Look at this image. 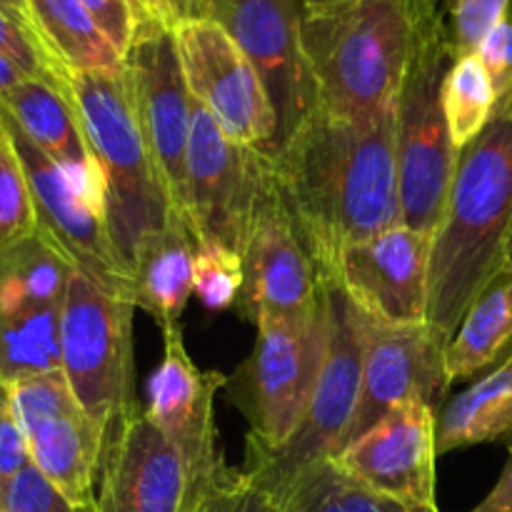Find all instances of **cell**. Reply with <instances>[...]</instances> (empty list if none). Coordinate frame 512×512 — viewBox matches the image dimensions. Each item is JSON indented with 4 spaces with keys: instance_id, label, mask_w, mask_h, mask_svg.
Returning <instances> with one entry per match:
<instances>
[{
    "instance_id": "obj_1",
    "label": "cell",
    "mask_w": 512,
    "mask_h": 512,
    "mask_svg": "<svg viewBox=\"0 0 512 512\" xmlns=\"http://www.w3.org/2000/svg\"><path fill=\"white\" fill-rule=\"evenodd\" d=\"M395 120L398 103L375 120L338 118L315 108L265 158L318 280L333 278L348 245L403 225Z\"/></svg>"
},
{
    "instance_id": "obj_2",
    "label": "cell",
    "mask_w": 512,
    "mask_h": 512,
    "mask_svg": "<svg viewBox=\"0 0 512 512\" xmlns=\"http://www.w3.org/2000/svg\"><path fill=\"white\" fill-rule=\"evenodd\" d=\"M435 20L448 23L418 0L303 8L300 40L315 108L350 120H375L393 108L420 38Z\"/></svg>"
},
{
    "instance_id": "obj_3",
    "label": "cell",
    "mask_w": 512,
    "mask_h": 512,
    "mask_svg": "<svg viewBox=\"0 0 512 512\" xmlns=\"http://www.w3.org/2000/svg\"><path fill=\"white\" fill-rule=\"evenodd\" d=\"M512 230V115L498 113L460 153L430 243L425 325L450 343L473 300L508 263Z\"/></svg>"
},
{
    "instance_id": "obj_4",
    "label": "cell",
    "mask_w": 512,
    "mask_h": 512,
    "mask_svg": "<svg viewBox=\"0 0 512 512\" xmlns=\"http://www.w3.org/2000/svg\"><path fill=\"white\" fill-rule=\"evenodd\" d=\"M68 93L100 168L110 243L130 273L138 245L180 215L140 128L125 65L68 73Z\"/></svg>"
},
{
    "instance_id": "obj_5",
    "label": "cell",
    "mask_w": 512,
    "mask_h": 512,
    "mask_svg": "<svg viewBox=\"0 0 512 512\" xmlns=\"http://www.w3.org/2000/svg\"><path fill=\"white\" fill-rule=\"evenodd\" d=\"M370 320L350 303L335 278L320 280L323 355L308 408L293 438L275 453L248 455L245 473L283 508L295 480L320 460L333 458L358 408Z\"/></svg>"
},
{
    "instance_id": "obj_6",
    "label": "cell",
    "mask_w": 512,
    "mask_h": 512,
    "mask_svg": "<svg viewBox=\"0 0 512 512\" xmlns=\"http://www.w3.org/2000/svg\"><path fill=\"white\" fill-rule=\"evenodd\" d=\"M453 60L448 23L435 20L420 38L398 95L400 210L405 228L425 235H433L443 220L460 160L443 110V80Z\"/></svg>"
},
{
    "instance_id": "obj_7",
    "label": "cell",
    "mask_w": 512,
    "mask_h": 512,
    "mask_svg": "<svg viewBox=\"0 0 512 512\" xmlns=\"http://www.w3.org/2000/svg\"><path fill=\"white\" fill-rule=\"evenodd\" d=\"M135 303L70 275L60 308V370L80 408L108 438L140 410L133 368Z\"/></svg>"
},
{
    "instance_id": "obj_8",
    "label": "cell",
    "mask_w": 512,
    "mask_h": 512,
    "mask_svg": "<svg viewBox=\"0 0 512 512\" xmlns=\"http://www.w3.org/2000/svg\"><path fill=\"white\" fill-rule=\"evenodd\" d=\"M265 188V155L233 143L208 110L193 100L183 220L198 240V248L243 253Z\"/></svg>"
},
{
    "instance_id": "obj_9",
    "label": "cell",
    "mask_w": 512,
    "mask_h": 512,
    "mask_svg": "<svg viewBox=\"0 0 512 512\" xmlns=\"http://www.w3.org/2000/svg\"><path fill=\"white\" fill-rule=\"evenodd\" d=\"M253 353L233 375V400L250 425L248 455L283 448L303 420L323 355L320 318L290 325L263 318L255 323Z\"/></svg>"
},
{
    "instance_id": "obj_10",
    "label": "cell",
    "mask_w": 512,
    "mask_h": 512,
    "mask_svg": "<svg viewBox=\"0 0 512 512\" xmlns=\"http://www.w3.org/2000/svg\"><path fill=\"white\" fill-rule=\"evenodd\" d=\"M185 83L233 143L255 153L278 150V118L263 80L223 25L190 18L173 28Z\"/></svg>"
},
{
    "instance_id": "obj_11",
    "label": "cell",
    "mask_w": 512,
    "mask_h": 512,
    "mask_svg": "<svg viewBox=\"0 0 512 512\" xmlns=\"http://www.w3.org/2000/svg\"><path fill=\"white\" fill-rule=\"evenodd\" d=\"M30 463L78 510H95L105 435L80 408L63 370L8 383Z\"/></svg>"
},
{
    "instance_id": "obj_12",
    "label": "cell",
    "mask_w": 512,
    "mask_h": 512,
    "mask_svg": "<svg viewBox=\"0 0 512 512\" xmlns=\"http://www.w3.org/2000/svg\"><path fill=\"white\" fill-rule=\"evenodd\" d=\"M0 128L23 168L38 213V233L73 265L75 273L118 298L133 303V283L123 260L110 243L105 218L70 180L58 163L48 158L28 135L0 110Z\"/></svg>"
},
{
    "instance_id": "obj_13",
    "label": "cell",
    "mask_w": 512,
    "mask_h": 512,
    "mask_svg": "<svg viewBox=\"0 0 512 512\" xmlns=\"http://www.w3.org/2000/svg\"><path fill=\"white\" fill-rule=\"evenodd\" d=\"M223 25L263 80L278 118V148L313 113V85L300 40V0H205V15Z\"/></svg>"
},
{
    "instance_id": "obj_14",
    "label": "cell",
    "mask_w": 512,
    "mask_h": 512,
    "mask_svg": "<svg viewBox=\"0 0 512 512\" xmlns=\"http://www.w3.org/2000/svg\"><path fill=\"white\" fill-rule=\"evenodd\" d=\"M125 73L140 128L168 185L175 213L183 220L193 95L185 83L173 28L145 15L125 58Z\"/></svg>"
},
{
    "instance_id": "obj_15",
    "label": "cell",
    "mask_w": 512,
    "mask_h": 512,
    "mask_svg": "<svg viewBox=\"0 0 512 512\" xmlns=\"http://www.w3.org/2000/svg\"><path fill=\"white\" fill-rule=\"evenodd\" d=\"M243 290L240 313L248 320L315 325L320 318V280L288 210L280 203L268 170V188L253 215L240 253Z\"/></svg>"
},
{
    "instance_id": "obj_16",
    "label": "cell",
    "mask_w": 512,
    "mask_h": 512,
    "mask_svg": "<svg viewBox=\"0 0 512 512\" xmlns=\"http://www.w3.org/2000/svg\"><path fill=\"white\" fill-rule=\"evenodd\" d=\"M438 415L425 400L403 405L333 455L335 465L365 488L413 512H440L435 498Z\"/></svg>"
},
{
    "instance_id": "obj_17",
    "label": "cell",
    "mask_w": 512,
    "mask_h": 512,
    "mask_svg": "<svg viewBox=\"0 0 512 512\" xmlns=\"http://www.w3.org/2000/svg\"><path fill=\"white\" fill-rule=\"evenodd\" d=\"M195 475L143 408L103 443L95 512H185Z\"/></svg>"
},
{
    "instance_id": "obj_18",
    "label": "cell",
    "mask_w": 512,
    "mask_h": 512,
    "mask_svg": "<svg viewBox=\"0 0 512 512\" xmlns=\"http://www.w3.org/2000/svg\"><path fill=\"white\" fill-rule=\"evenodd\" d=\"M430 243L433 235L395 225L348 245L333 278L373 323L420 325L428 318Z\"/></svg>"
},
{
    "instance_id": "obj_19",
    "label": "cell",
    "mask_w": 512,
    "mask_h": 512,
    "mask_svg": "<svg viewBox=\"0 0 512 512\" xmlns=\"http://www.w3.org/2000/svg\"><path fill=\"white\" fill-rule=\"evenodd\" d=\"M445 348L448 343L425 323L380 325L370 320L358 408L343 445L360 438L403 405L415 400L438 405L450 390L445 378Z\"/></svg>"
},
{
    "instance_id": "obj_20",
    "label": "cell",
    "mask_w": 512,
    "mask_h": 512,
    "mask_svg": "<svg viewBox=\"0 0 512 512\" xmlns=\"http://www.w3.org/2000/svg\"><path fill=\"white\" fill-rule=\"evenodd\" d=\"M223 385H228L225 375L193 363L180 325L163 330V360L150 378L145 413L178 445L195 480H203L223 463L213 413L215 393Z\"/></svg>"
},
{
    "instance_id": "obj_21",
    "label": "cell",
    "mask_w": 512,
    "mask_h": 512,
    "mask_svg": "<svg viewBox=\"0 0 512 512\" xmlns=\"http://www.w3.org/2000/svg\"><path fill=\"white\" fill-rule=\"evenodd\" d=\"M0 110L70 175L80 193L103 213V180L68 90L25 78L0 93Z\"/></svg>"
},
{
    "instance_id": "obj_22",
    "label": "cell",
    "mask_w": 512,
    "mask_h": 512,
    "mask_svg": "<svg viewBox=\"0 0 512 512\" xmlns=\"http://www.w3.org/2000/svg\"><path fill=\"white\" fill-rule=\"evenodd\" d=\"M198 240L188 225L175 218L168 228L150 233L130 263L135 308L145 310L160 330L180 325L193 295V265Z\"/></svg>"
},
{
    "instance_id": "obj_23",
    "label": "cell",
    "mask_w": 512,
    "mask_h": 512,
    "mask_svg": "<svg viewBox=\"0 0 512 512\" xmlns=\"http://www.w3.org/2000/svg\"><path fill=\"white\" fill-rule=\"evenodd\" d=\"M512 350V265L505 263L473 300L445 348L448 383L483 378Z\"/></svg>"
},
{
    "instance_id": "obj_24",
    "label": "cell",
    "mask_w": 512,
    "mask_h": 512,
    "mask_svg": "<svg viewBox=\"0 0 512 512\" xmlns=\"http://www.w3.org/2000/svg\"><path fill=\"white\" fill-rule=\"evenodd\" d=\"M512 438V350L438 415V455Z\"/></svg>"
},
{
    "instance_id": "obj_25",
    "label": "cell",
    "mask_w": 512,
    "mask_h": 512,
    "mask_svg": "<svg viewBox=\"0 0 512 512\" xmlns=\"http://www.w3.org/2000/svg\"><path fill=\"white\" fill-rule=\"evenodd\" d=\"M35 30L65 73L120 70L123 55L105 38L80 0H28Z\"/></svg>"
},
{
    "instance_id": "obj_26",
    "label": "cell",
    "mask_w": 512,
    "mask_h": 512,
    "mask_svg": "<svg viewBox=\"0 0 512 512\" xmlns=\"http://www.w3.org/2000/svg\"><path fill=\"white\" fill-rule=\"evenodd\" d=\"M73 265L40 233L0 253V315L63 305Z\"/></svg>"
},
{
    "instance_id": "obj_27",
    "label": "cell",
    "mask_w": 512,
    "mask_h": 512,
    "mask_svg": "<svg viewBox=\"0 0 512 512\" xmlns=\"http://www.w3.org/2000/svg\"><path fill=\"white\" fill-rule=\"evenodd\" d=\"M60 308L0 315V380L60 370Z\"/></svg>"
},
{
    "instance_id": "obj_28",
    "label": "cell",
    "mask_w": 512,
    "mask_h": 512,
    "mask_svg": "<svg viewBox=\"0 0 512 512\" xmlns=\"http://www.w3.org/2000/svg\"><path fill=\"white\" fill-rule=\"evenodd\" d=\"M443 110L448 118L450 138L460 153L493 123L498 113V98L478 53L460 55L448 68L443 80Z\"/></svg>"
},
{
    "instance_id": "obj_29",
    "label": "cell",
    "mask_w": 512,
    "mask_h": 512,
    "mask_svg": "<svg viewBox=\"0 0 512 512\" xmlns=\"http://www.w3.org/2000/svg\"><path fill=\"white\" fill-rule=\"evenodd\" d=\"M283 510L288 512H413L358 480L345 475L333 460L310 465L290 490Z\"/></svg>"
},
{
    "instance_id": "obj_30",
    "label": "cell",
    "mask_w": 512,
    "mask_h": 512,
    "mask_svg": "<svg viewBox=\"0 0 512 512\" xmlns=\"http://www.w3.org/2000/svg\"><path fill=\"white\" fill-rule=\"evenodd\" d=\"M185 512H283V508L245 470L230 468L223 460L213 473L195 483Z\"/></svg>"
},
{
    "instance_id": "obj_31",
    "label": "cell",
    "mask_w": 512,
    "mask_h": 512,
    "mask_svg": "<svg viewBox=\"0 0 512 512\" xmlns=\"http://www.w3.org/2000/svg\"><path fill=\"white\" fill-rule=\"evenodd\" d=\"M38 233V213L23 168L0 128V253Z\"/></svg>"
},
{
    "instance_id": "obj_32",
    "label": "cell",
    "mask_w": 512,
    "mask_h": 512,
    "mask_svg": "<svg viewBox=\"0 0 512 512\" xmlns=\"http://www.w3.org/2000/svg\"><path fill=\"white\" fill-rule=\"evenodd\" d=\"M243 290V260L225 248H198L193 265V293L210 310H228Z\"/></svg>"
},
{
    "instance_id": "obj_33",
    "label": "cell",
    "mask_w": 512,
    "mask_h": 512,
    "mask_svg": "<svg viewBox=\"0 0 512 512\" xmlns=\"http://www.w3.org/2000/svg\"><path fill=\"white\" fill-rule=\"evenodd\" d=\"M0 55L10 60L25 78L43 80L55 88L68 90V73L55 63L38 35L30 33L25 25H20L3 10H0Z\"/></svg>"
},
{
    "instance_id": "obj_34",
    "label": "cell",
    "mask_w": 512,
    "mask_h": 512,
    "mask_svg": "<svg viewBox=\"0 0 512 512\" xmlns=\"http://www.w3.org/2000/svg\"><path fill=\"white\" fill-rule=\"evenodd\" d=\"M512 0H453L448 15V38L455 58L475 53L480 40L510 13Z\"/></svg>"
},
{
    "instance_id": "obj_35",
    "label": "cell",
    "mask_w": 512,
    "mask_h": 512,
    "mask_svg": "<svg viewBox=\"0 0 512 512\" xmlns=\"http://www.w3.org/2000/svg\"><path fill=\"white\" fill-rule=\"evenodd\" d=\"M0 512H83L75 508L33 463L25 465L0 493Z\"/></svg>"
},
{
    "instance_id": "obj_36",
    "label": "cell",
    "mask_w": 512,
    "mask_h": 512,
    "mask_svg": "<svg viewBox=\"0 0 512 512\" xmlns=\"http://www.w3.org/2000/svg\"><path fill=\"white\" fill-rule=\"evenodd\" d=\"M478 58L483 60L490 80H493L498 113H512V13L490 28V33L480 40ZM495 113V115H498Z\"/></svg>"
},
{
    "instance_id": "obj_37",
    "label": "cell",
    "mask_w": 512,
    "mask_h": 512,
    "mask_svg": "<svg viewBox=\"0 0 512 512\" xmlns=\"http://www.w3.org/2000/svg\"><path fill=\"white\" fill-rule=\"evenodd\" d=\"M80 3L95 20V25L103 30L105 38L115 45V50L128 58L140 23L148 15L140 0H80Z\"/></svg>"
},
{
    "instance_id": "obj_38",
    "label": "cell",
    "mask_w": 512,
    "mask_h": 512,
    "mask_svg": "<svg viewBox=\"0 0 512 512\" xmlns=\"http://www.w3.org/2000/svg\"><path fill=\"white\" fill-rule=\"evenodd\" d=\"M28 463V443L10 403L8 383L0 380V493Z\"/></svg>"
},
{
    "instance_id": "obj_39",
    "label": "cell",
    "mask_w": 512,
    "mask_h": 512,
    "mask_svg": "<svg viewBox=\"0 0 512 512\" xmlns=\"http://www.w3.org/2000/svg\"><path fill=\"white\" fill-rule=\"evenodd\" d=\"M145 13L160 23L175 28L178 23L190 18H203V3L200 0H140Z\"/></svg>"
},
{
    "instance_id": "obj_40",
    "label": "cell",
    "mask_w": 512,
    "mask_h": 512,
    "mask_svg": "<svg viewBox=\"0 0 512 512\" xmlns=\"http://www.w3.org/2000/svg\"><path fill=\"white\" fill-rule=\"evenodd\" d=\"M470 512H512V458L500 473L495 488L485 495L480 505H475Z\"/></svg>"
},
{
    "instance_id": "obj_41",
    "label": "cell",
    "mask_w": 512,
    "mask_h": 512,
    "mask_svg": "<svg viewBox=\"0 0 512 512\" xmlns=\"http://www.w3.org/2000/svg\"><path fill=\"white\" fill-rule=\"evenodd\" d=\"M0 10H3V13H8L13 20H18L20 25H25L30 33L38 35V30H35V23H33V13H30L28 0H0ZM40 43H43V40H40Z\"/></svg>"
},
{
    "instance_id": "obj_42",
    "label": "cell",
    "mask_w": 512,
    "mask_h": 512,
    "mask_svg": "<svg viewBox=\"0 0 512 512\" xmlns=\"http://www.w3.org/2000/svg\"><path fill=\"white\" fill-rule=\"evenodd\" d=\"M20 80H25V75L20 73V70L15 68L10 60H5L3 55H0V93L8 88H13V85L20 83Z\"/></svg>"
},
{
    "instance_id": "obj_43",
    "label": "cell",
    "mask_w": 512,
    "mask_h": 512,
    "mask_svg": "<svg viewBox=\"0 0 512 512\" xmlns=\"http://www.w3.org/2000/svg\"><path fill=\"white\" fill-rule=\"evenodd\" d=\"M418 3H423L425 8L433 10L435 15H440V18H445V20H448L450 8H453V0H418Z\"/></svg>"
},
{
    "instance_id": "obj_44",
    "label": "cell",
    "mask_w": 512,
    "mask_h": 512,
    "mask_svg": "<svg viewBox=\"0 0 512 512\" xmlns=\"http://www.w3.org/2000/svg\"><path fill=\"white\" fill-rule=\"evenodd\" d=\"M303 8H320V5H335V3H343V0H300Z\"/></svg>"
},
{
    "instance_id": "obj_45",
    "label": "cell",
    "mask_w": 512,
    "mask_h": 512,
    "mask_svg": "<svg viewBox=\"0 0 512 512\" xmlns=\"http://www.w3.org/2000/svg\"><path fill=\"white\" fill-rule=\"evenodd\" d=\"M508 263L512 265V230H510V240H508Z\"/></svg>"
},
{
    "instance_id": "obj_46",
    "label": "cell",
    "mask_w": 512,
    "mask_h": 512,
    "mask_svg": "<svg viewBox=\"0 0 512 512\" xmlns=\"http://www.w3.org/2000/svg\"><path fill=\"white\" fill-rule=\"evenodd\" d=\"M200 3H203V15H205V0H200Z\"/></svg>"
},
{
    "instance_id": "obj_47",
    "label": "cell",
    "mask_w": 512,
    "mask_h": 512,
    "mask_svg": "<svg viewBox=\"0 0 512 512\" xmlns=\"http://www.w3.org/2000/svg\"><path fill=\"white\" fill-rule=\"evenodd\" d=\"M283 512H288V510H283Z\"/></svg>"
},
{
    "instance_id": "obj_48",
    "label": "cell",
    "mask_w": 512,
    "mask_h": 512,
    "mask_svg": "<svg viewBox=\"0 0 512 512\" xmlns=\"http://www.w3.org/2000/svg\"><path fill=\"white\" fill-rule=\"evenodd\" d=\"M93 512H95V510H93Z\"/></svg>"
},
{
    "instance_id": "obj_49",
    "label": "cell",
    "mask_w": 512,
    "mask_h": 512,
    "mask_svg": "<svg viewBox=\"0 0 512 512\" xmlns=\"http://www.w3.org/2000/svg\"><path fill=\"white\" fill-rule=\"evenodd\" d=\"M510 115H512V113H510Z\"/></svg>"
}]
</instances>
